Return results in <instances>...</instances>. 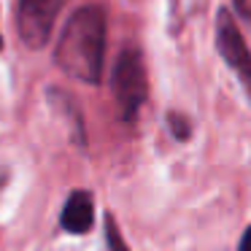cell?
I'll return each mask as SVG.
<instances>
[{"label":"cell","mask_w":251,"mask_h":251,"mask_svg":"<svg viewBox=\"0 0 251 251\" xmlns=\"http://www.w3.org/2000/svg\"><path fill=\"white\" fill-rule=\"evenodd\" d=\"M105 57V11L100 6H84L73 11L60 44L54 49V60L62 73L87 84H98L103 76Z\"/></svg>","instance_id":"1"},{"label":"cell","mask_w":251,"mask_h":251,"mask_svg":"<svg viewBox=\"0 0 251 251\" xmlns=\"http://www.w3.org/2000/svg\"><path fill=\"white\" fill-rule=\"evenodd\" d=\"M111 89L119 103V111L125 119H135L138 108L143 105L149 95V78H146V65L138 49L127 46L119 57H116L114 73H111Z\"/></svg>","instance_id":"2"},{"label":"cell","mask_w":251,"mask_h":251,"mask_svg":"<svg viewBox=\"0 0 251 251\" xmlns=\"http://www.w3.org/2000/svg\"><path fill=\"white\" fill-rule=\"evenodd\" d=\"M65 0H22L17 11V30L27 49H44Z\"/></svg>","instance_id":"3"},{"label":"cell","mask_w":251,"mask_h":251,"mask_svg":"<svg viewBox=\"0 0 251 251\" xmlns=\"http://www.w3.org/2000/svg\"><path fill=\"white\" fill-rule=\"evenodd\" d=\"M216 44H219V54L224 57V62H227L240 78H246V81L251 84V51H249V46H246V41H243V35H240L229 8H222L219 17H216Z\"/></svg>","instance_id":"4"},{"label":"cell","mask_w":251,"mask_h":251,"mask_svg":"<svg viewBox=\"0 0 251 251\" xmlns=\"http://www.w3.org/2000/svg\"><path fill=\"white\" fill-rule=\"evenodd\" d=\"M92 224H95V197L84 189L73 192L65 200V208H62V216H60V227L71 235H84L92 229Z\"/></svg>","instance_id":"5"},{"label":"cell","mask_w":251,"mask_h":251,"mask_svg":"<svg viewBox=\"0 0 251 251\" xmlns=\"http://www.w3.org/2000/svg\"><path fill=\"white\" fill-rule=\"evenodd\" d=\"M105 240H108V249L111 251H130V246L125 243L119 227H116V219L114 216H105Z\"/></svg>","instance_id":"6"},{"label":"cell","mask_w":251,"mask_h":251,"mask_svg":"<svg viewBox=\"0 0 251 251\" xmlns=\"http://www.w3.org/2000/svg\"><path fill=\"white\" fill-rule=\"evenodd\" d=\"M168 122H170V130H173V135L178 138V141H184V138H189V122H186L184 116H178V114H170V116H168Z\"/></svg>","instance_id":"7"},{"label":"cell","mask_w":251,"mask_h":251,"mask_svg":"<svg viewBox=\"0 0 251 251\" xmlns=\"http://www.w3.org/2000/svg\"><path fill=\"white\" fill-rule=\"evenodd\" d=\"M240 251H251V227L243 232V238H240Z\"/></svg>","instance_id":"8"},{"label":"cell","mask_w":251,"mask_h":251,"mask_svg":"<svg viewBox=\"0 0 251 251\" xmlns=\"http://www.w3.org/2000/svg\"><path fill=\"white\" fill-rule=\"evenodd\" d=\"M0 49H3V35H0Z\"/></svg>","instance_id":"9"}]
</instances>
